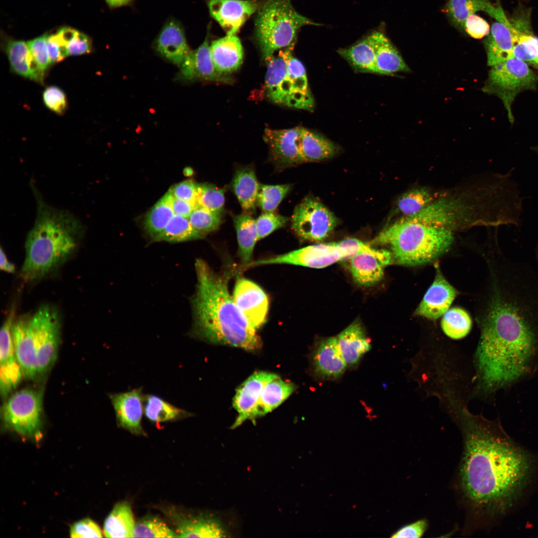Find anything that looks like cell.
<instances>
[{"label": "cell", "instance_id": "cell-1", "mask_svg": "<svg viewBox=\"0 0 538 538\" xmlns=\"http://www.w3.org/2000/svg\"><path fill=\"white\" fill-rule=\"evenodd\" d=\"M494 275L475 356L478 383L494 392L538 368V273L502 255Z\"/></svg>", "mask_w": 538, "mask_h": 538}, {"label": "cell", "instance_id": "cell-2", "mask_svg": "<svg viewBox=\"0 0 538 538\" xmlns=\"http://www.w3.org/2000/svg\"><path fill=\"white\" fill-rule=\"evenodd\" d=\"M463 449L458 489L473 519L503 512L525 484L531 469L526 452L507 435L498 419L463 414Z\"/></svg>", "mask_w": 538, "mask_h": 538}, {"label": "cell", "instance_id": "cell-3", "mask_svg": "<svg viewBox=\"0 0 538 538\" xmlns=\"http://www.w3.org/2000/svg\"><path fill=\"white\" fill-rule=\"evenodd\" d=\"M197 282L192 299L191 335L206 342L255 351L262 346L257 331L240 310L228 289L229 273L219 274L204 261L195 263Z\"/></svg>", "mask_w": 538, "mask_h": 538}, {"label": "cell", "instance_id": "cell-4", "mask_svg": "<svg viewBox=\"0 0 538 538\" xmlns=\"http://www.w3.org/2000/svg\"><path fill=\"white\" fill-rule=\"evenodd\" d=\"M36 203L35 221L25 241V257L20 275L26 281L38 280L67 259L75 250L84 228L70 212L56 208L43 199L30 184Z\"/></svg>", "mask_w": 538, "mask_h": 538}, {"label": "cell", "instance_id": "cell-5", "mask_svg": "<svg viewBox=\"0 0 538 538\" xmlns=\"http://www.w3.org/2000/svg\"><path fill=\"white\" fill-rule=\"evenodd\" d=\"M453 240L449 228L405 217L382 231L372 244L389 247L394 262L415 266L428 263L443 254Z\"/></svg>", "mask_w": 538, "mask_h": 538}, {"label": "cell", "instance_id": "cell-6", "mask_svg": "<svg viewBox=\"0 0 538 538\" xmlns=\"http://www.w3.org/2000/svg\"><path fill=\"white\" fill-rule=\"evenodd\" d=\"M308 25H320L297 12L291 0H260L255 32L264 59L267 61L276 51L294 46L299 29Z\"/></svg>", "mask_w": 538, "mask_h": 538}, {"label": "cell", "instance_id": "cell-7", "mask_svg": "<svg viewBox=\"0 0 538 538\" xmlns=\"http://www.w3.org/2000/svg\"><path fill=\"white\" fill-rule=\"evenodd\" d=\"M491 67L485 91L502 100L509 120L513 123L512 105L514 100L521 92L536 88L538 75L528 64L515 58Z\"/></svg>", "mask_w": 538, "mask_h": 538}, {"label": "cell", "instance_id": "cell-8", "mask_svg": "<svg viewBox=\"0 0 538 538\" xmlns=\"http://www.w3.org/2000/svg\"><path fill=\"white\" fill-rule=\"evenodd\" d=\"M42 394L31 389H23L10 396L2 409L4 421L24 436L37 435L41 423Z\"/></svg>", "mask_w": 538, "mask_h": 538}, {"label": "cell", "instance_id": "cell-9", "mask_svg": "<svg viewBox=\"0 0 538 538\" xmlns=\"http://www.w3.org/2000/svg\"><path fill=\"white\" fill-rule=\"evenodd\" d=\"M35 341L38 374L47 372L54 363L60 340V320L58 311L52 305L40 306L31 316Z\"/></svg>", "mask_w": 538, "mask_h": 538}, {"label": "cell", "instance_id": "cell-10", "mask_svg": "<svg viewBox=\"0 0 538 538\" xmlns=\"http://www.w3.org/2000/svg\"><path fill=\"white\" fill-rule=\"evenodd\" d=\"M338 223V220L325 206L317 199L304 198L295 208L291 227L300 238L319 242L326 238Z\"/></svg>", "mask_w": 538, "mask_h": 538}, {"label": "cell", "instance_id": "cell-11", "mask_svg": "<svg viewBox=\"0 0 538 538\" xmlns=\"http://www.w3.org/2000/svg\"><path fill=\"white\" fill-rule=\"evenodd\" d=\"M294 46L279 50L266 62L265 93L269 100L288 107L309 110L305 103L295 92L293 81L287 70V58Z\"/></svg>", "mask_w": 538, "mask_h": 538}, {"label": "cell", "instance_id": "cell-12", "mask_svg": "<svg viewBox=\"0 0 538 538\" xmlns=\"http://www.w3.org/2000/svg\"><path fill=\"white\" fill-rule=\"evenodd\" d=\"M352 256L337 243L319 244L269 258L252 261L246 268L269 264H289L314 269L327 267Z\"/></svg>", "mask_w": 538, "mask_h": 538}, {"label": "cell", "instance_id": "cell-13", "mask_svg": "<svg viewBox=\"0 0 538 538\" xmlns=\"http://www.w3.org/2000/svg\"><path fill=\"white\" fill-rule=\"evenodd\" d=\"M15 308L9 312L0 333V389L5 398L20 383L23 375L13 347L12 326L15 319Z\"/></svg>", "mask_w": 538, "mask_h": 538}, {"label": "cell", "instance_id": "cell-14", "mask_svg": "<svg viewBox=\"0 0 538 538\" xmlns=\"http://www.w3.org/2000/svg\"><path fill=\"white\" fill-rule=\"evenodd\" d=\"M233 298L250 323L257 330L266 322L269 308L268 297L257 284L242 277L237 279Z\"/></svg>", "mask_w": 538, "mask_h": 538}, {"label": "cell", "instance_id": "cell-15", "mask_svg": "<svg viewBox=\"0 0 538 538\" xmlns=\"http://www.w3.org/2000/svg\"><path fill=\"white\" fill-rule=\"evenodd\" d=\"M302 128L265 130L264 139L269 146L273 161L279 168L304 162L300 149Z\"/></svg>", "mask_w": 538, "mask_h": 538}, {"label": "cell", "instance_id": "cell-16", "mask_svg": "<svg viewBox=\"0 0 538 538\" xmlns=\"http://www.w3.org/2000/svg\"><path fill=\"white\" fill-rule=\"evenodd\" d=\"M260 0H208L211 16L227 35H234L259 6Z\"/></svg>", "mask_w": 538, "mask_h": 538}, {"label": "cell", "instance_id": "cell-17", "mask_svg": "<svg viewBox=\"0 0 538 538\" xmlns=\"http://www.w3.org/2000/svg\"><path fill=\"white\" fill-rule=\"evenodd\" d=\"M144 397L142 387L110 395L118 425L136 435L145 434L141 425Z\"/></svg>", "mask_w": 538, "mask_h": 538}, {"label": "cell", "instance_id": "cell-18", "mask_svg": "<svg viewBox=\"0 0 538 538\" xmlns=\"http://www.w3.org/2000/svg\"><path fill=\"white\" fill-rule=\"evenodd\" d=\"M275 374L265 371L255 372L236 390L233 406L238 416L231 426L234 429L246 420L255 419V414L263 388Z\"/></svg>", "mask_w": 538, "mask_h": 538}, {"label": "cell", "instance_id": "cell-19", "mask_svg": "<svg viewBox=\"0 0 538 538\" xmlns=\"http://www.w3.org/2000/svg\"><path fill=\"white\" fill-rule=\"evenodd\" d=\"M13 347L23 375L33 379L38 375L36 349L31 326V316L15 318L12 326Z\"/></svg>", "mask_w": 538, "mask_h": 538}, {"label": "cell", "instance_id": "cell-20", "mask_svg": "<svg viewBox=\"0 0 538 538\" xmlns=\"http://www.w3.org/2000/svg\"><path fill=\"white\" fill-rule=\"evenodd\" d=\"M174 516L178 537L226 538L231 537L229 526L220 515L201 514L194 516Z\"/></svg>", "mask_w": 538, "mask_h": 538}, {"label": "cell", "instance_id": "cell-21", "mask_svg": "<svg viewBox=\"0 0 538 538\" xmlns=\"http://www.w3.org/2000/svg\"><path fill=\"white\" fill-rule=\"evenodd\" d=\"M154 45L161 56L179 67L191 50L187 44L183 25L173 18L164 23L154 40Z\"/></svg>", "mask_w": 538, "mask_h": 538}, {"label": "cell", "instance_id": "cell-22", "mask_svg": "<svg viewBox=\"0 0 538 538\" xmlns=\"http://www.w3.org/2000/svg\"><path fill=\"white\" fill-rule=\"evenodd\" d=\"M345 261L355 281L364 286L379 282L383 277L384 268L394 262L392 254L388 251L382 255L359 253Z\"/></svg>", "mask_w": 538, "mask_h": 538}, {"label": "cell", "instance_id": "cell-23", "mask_svg": "<svg viewBox=\"0 0 538 538\" xmlns=\"http://www.w3.org/2000/svg\"><path fill=\"white\" fill-rule=\"evenodd\" d=\"M457 294L456 289L437 269L434 281L416 309L414 314L431 320L443 315Z\"/></svg>", "mask_w": 538, "mask_h": 538}, {"label": "cell", "instance_id": "cell-24", "mask_svg": "<svg viewBox=\"0 0 538 538\" xmlns=\"http://www.w3.org/2000/svg\"><path fill=\"white\" fill-rule=\"evenodd\" d=\"M312 366L317 376L334 379L342 375L347 365L339 348L336 337L320 341L312 355Z\"/></svg>", "mask_w": 538, "mask_h": 538}, {"label": "cell", "instance_id": "cell-25", "mask_svg": "<svg viewBox=\"0 0 538 538\" xmlns=\"http://www.w3.org/2000/svg\"><path fill=\"white\" fill-rule=\"evenodd\" d=\"M483 11L497 21L507 25L508 17L501 5H494L489 0H449L445 12L454 25L463 30L466 19L477 11Z\"/></svg>", "mask_w": 538, "mask_h": 538}, {"label": "cell", "instance_id": "cell-26", "mask_svg": "<svg viewBox=\"0 0 538 538\" xmlns=\"http://www.w3.org/2000/svg\"><path fill=\"white\" fill-rule=\"evenodd\" d=\"M464 207L458 200L442 199L432 202L412 219L437 226L449 228L463 218Z\"/></svg>", "mask_w": 538, "mask_h": 538}, {"label": "cell", "instance_id": "cell-27", "mask_svg": "<svg viewBox=\"0 0 538 538\" xmlns=\"http://www.w3.org/2000/svg\"><path fill=\"white\" fill-rule=\"evenodd\" d=\"M210 48L215 66L222 74L226 75L236 71L243 63V49L236 35H226L213 41Z\"/></svg>", "mask_w": 538, "mask_h": 538}, {"label": "cell", "instance_id": "cell-28", "mask_svg": "<svg viewBox=\"0 0 538 538\" xmlns=\"http://www.w3.org/2000/svg\"><path fill=\"white\" fill-rule=\"evenodd\" d=\"M4 50L13 72L24 77L42 83L44 75L33 59L27 42L7 38L5 40Z\"/></svg>", "mask_w": 538, "mask_h": 538}, {"label": "cell", "instance_id": "cell-29", "mask_svg": "<svg viewBox=\"0 0 538 538\" xmlns=\"http://www.w3.org/2000/svg\"><path fill=\"white\" fill-rule=\"evenodd\" d=\"M337 341L341 354L347 366L358 363L363 355L369 351L371 346L364 328L356 321L337 337Z\"/></svg>", "mask_w": 538, "mask_h": 538}, {"label": "cell", "instance_id": "cell-30", "mask_svg": "<svg viewBox=\"0 0 538 538\" xmlns=\"http://www.w3.org/2000/svg\"><path fill=\"white\" fill-rule=\"evenodd\" d=\"M369 35L375 49L378 74L390 75L410 71L397 48L383 32L374 31Z\"/></svg>", "mask_w": 538, "mask_h": 538}, {"label": "cell", "instance_id": "cell-31", "mask_svg": "<svg viewBox=\"0 0 538 538\" xmlns=\"http://www.w3.org/2000/svg\"><path fill=\"white\" fill-rule=\"evenodd\" d=\"M487 64L492 66L513 58L512 33L506 25L496 21L492 25L489 34L484 40Z\"/></svg>", "mask_w": 538, "mask_h": 538}, {"label": "cell", "instance_id": "cell-32", "mask_svg": "<svg viewBox=\"0 0 538 538\" xmlns=\"http://www.w3.org/2000/svg\"><path fill=\"white\" fill-rule=\"evenodd\" d=\"M231 185L243 209L248 212H254L260 184L254 168L251 166L238 168Z\"/></svg>", "mask_w": 538, "mask_h": 538}, {"label": "cell", "instance_id": "cell-33", "mask_svg": "<svg viewBox=\"0 0 538 538\" xmlns=\"http://www.w3.org/2000/svg\"><path fill=\"white\" fill-rule=\"evenodd\" d=\"M296 387L275 375L262 390L255 414V419L271 411L280 405L295 391Z\"/></svg>", "mask_w": 538, "mask_h": 538}, {"label": "cell", "instance_id": "cell-34", "mask_svg": "<svg viewBox=\"0 0 538 538\" xmlns=\"http://www.w3.org/2000/svg\"><path fill=\"white\" fill-rule=\"evenodd\" d=\"M338 53L355 71L378 73L375 49L370 35L349 47L339 49Z\"/></svg>", "mask_w": 538, "mask_h": 538}, {"label": "cell", "instance_id": "cell-35", "mask_svg": "<svg viewBox=\"0 0 538 538\" xmlns=\"http://www.w3.org/2000/svg\"><path fill=\"white\" fill-rule=\"evenodd\" d=\"M300 149L304 162L328 159L338 151L335 143L325 136L304 128L301 130Z\"/></svg>", "mask_w": 538, "mask_h": 538}, {"label": "cell", "instance_id": "cell-36", "mask_svg": "<svg viewBox=\"0 0 538 538\" xmlns=\"http://www.w3.org/2000/svg\"><path fill=\"white\" fill-rule=\"evenodd\" d=\"M233 220L237 234L239 256L245 267L252 262L254 249L258 240L256 219L247 213H244L235 216Z\"/></svg>", "mask_w": 538, "mask_h": 538}, {"label": "cell", "instance_id": "cell-37", "mask_svg": "<svg viewBox=\"0 0 538 538\" xmlns=\"http://www.w3.org/2000/svg\"><path fill=\"white\" fill-rule=\"evenodd\" d=\"M190 63L195 79L229 83L231 79L219 72L214 64L210 45L207 36L204 41L189 54Z\"/></svg>", "mask_w": 538, "mask_h": 538}, {"label": "cell", "instance_id": "cell-38", "mask_svg": "<svg viewBox=\"0 0 538 538\" xmlns=\"http://www.w3.org/2000/svg\"><path fill=\"white\" fill-rule=\"evenodd\" d=\"M135 524L128 502L117 504L105 521L104 533L107 538H133Z\"/></svg>", "mask_w": 538, "mask_h": 538}, {"label": "cell", "instance_id": "cell-39", "mask_svg": "<svg viewBox=\"0 0 538 538\" xmlns=\"http://www.w3.org/2000/svg\"><path fill=\"white\" fill-rule=\"evenodd\" d=\"M144 414L151 422L159 423L187 418L193 414L156 395L146 394L144 397Z\"/></svg>", "mask_w": 538, "mask_h": 538}, {"label": "cell", "instance_id": "cell-40", "mask_svg": "<svg viewBox=\"0 0 538 538\" xmlns=\"http://www.w3.org/2000/svg\"><path fill=\"white\" fill-rule=\"evenodd\" d=\"M171 195L168 190L148 211L144 221L145 231L154 241L164 230L174 215L171 204Z\"/></svg>", "mask_w": 538, "mask_h": 538}, {"label": "cell", "instance_id": "cell-41", "mask_svg": "<svg viewBox=\"0 0 538 538\" xmlns=\"http://www.w3.org/2000/svg\"><path fill=\"white\" fill-rule=\"evenodd\" d=\"M513 56L538 69V37L532 26L524 25L514 33Z\"/></svg>", "mask_w": 538, "mask_h": 538}, {"label": "cell", "instance_id": "cell-42", "mask_svg": "<svg viewBox=\"0 0 538 538\" xmlns=\"http://www.w3.org/2000/svg\"><path fill=\"white\" fill-rule=\"evenodd\" d=\"M443 332L453 339H460L470 332L472 320L469 314L463 309L454 307L449 309L443 315L441 321Z\"/></svg>", "mask_w": 538, "mask_h": 538}, {"label": "cell", "instance_id": "cell-43", "mask_svg": "<svg viewBox=\"0 0 538 538\" xmlns=\"http://www.w3.org/2000/svg\"><path fill=\"white\" fill-rule=\"evenodd\" d=\"M203 237L193 228L187 218L174 214L157 241L180 242Z\"/></svg>", "mask_w": 538, "mask_h": 538}, {"label": "cell", "instance_id": "cell-44", "mask_svg": "<svg viewBox=\"0 0 538 538\" xmlns=\"http://www.w3.org/2000/svg\"><path fill=\"white\" fill-rule=\"evenodd\" d=\"M430 192L425 188H416L404 193L399 199V210L406 217L419 213L432 202Z\"/></svg>", "mask_w": 538, "mask_h": 538}, {"label": "cell", "instance_id": "cell-45", "mask_svg": "<svg viewBox=\"0 0 538 538\" xmlns=\"http://www.w3.org/2000/svg\"><path fill=\"white\" fill-rule=\"evenodd\" d=\"M177 535L158 517L147 516L135 524L133 538L178 537Z\"/></svg>", "mask_w": 538, "mask_h": 538}, {"label": "cell", "instance_id": "cell-46", "mask_svg": "<svg viewBox=\"0 0 538 538\" xmlns=\"http://www.w3.org/2000/svg\"><path fill=\"white\" fill-rule=\"evenodd\" d=\"M290 184L265 185L260 184L257 204L264 212H274L288 193Z\"/></svg>", "mask_w": 538, "mask_h": 538}, {"label": "cell", "instance_id": "cell-47", "mask_svg": "<svg viewBox=\"0 0 538 538\" xmlns=\"http://www.w3.org/2000/svg\"><path fill=\"white\" fill-rule=\"evenodd\" d=\"M57 33L66 44L68 56L80 55L92 51V40L85 33L69 27L61 28Z\"/></svg>", "mask_w": 538, "mask_h": 538}, {"label": "cell", "instance_id": "cell-48", "mask_svg": "<svg viewBox=\"0 0 538 538\" xmlns=\"http://www.w3.org/2000/svg\"><path fill=\"white\" fill-rule=\"evenodd\" d=\"M197 206L222 213L225 203V190L207 183L197 184Z\"/></svg>", "mask_w": 538, "mask_h": 538}, {"label": "cell", "instance_id": "cell-49", "mask_svg": "<svg viewBox=\"0 0 538 538\" xmlns=\"http://www.w3.org/2000/svg\"><path fill=\"white\" fill-rule=\"evenodd\" d=\"M193 227L203 237L217 230L222 222V213L197 206L188 217Z\"/></svg>", "mask_w": 538, "mask_h": 538}, {"label": "cell", "instance_id": "cell-50", "mask_svg": "<svg viewBox=\"0 0 538 538\" xmlns=\"http://www.w3.org/2000/svg\"><path fill=\"white\" fill-rule=\"evenodd\" d=\"M288 217L276 214L274 212L262 213L256 219L258 240L269 236L275 230L285 225Z\"/></svg>", "mask_w": 538, "mask_h": 538}, {"label": "cell", "instance_id": "cell-51", "mask_svg": "<svg viewBox=\"0 0 538 538\" xmlns=\"http://www.w3.org/2000/svg\"><path fill=\"white\" fill-rule=\"evenodd\" d=\"M47 36L44 33L27 42L30 53L43 75L51 64L47 46Z\"/></svg>", "mask_w": 538, "mask_h": 538}, {"label": "cell", "instance_id": "cell-52", "mask_svg": "<svg viewBox=\"0 0 538 538\" xmlns=\"http://www.w3.org/2000/svg\"><path fill=\"white\" fill-rule=\"evenodd\" d=\"M43 100L45 106L58 115L65 111L67 102L63 91L56 86L47 87L43 93Z\"/></svg>", "mask_w": 538, "mask_h": 538}, {"label": "cell", "instance_id": "cell-53", "mask_svg": "<svg viewBox=\"0 0 538 538\" xmlns=\"http://www.w3.org/2000/svg\"><path fill=\"white\" fill-rule=\"evenodd\" d=\"M168 190L173 197L197 206V184L193 180L187 179L182 181L174 185Z\"/></svg>", "mask_w": 538, "mask_h": 538}, {"label": "cell", "instance_id": "cell-54", "mask_svg": "<svg viewBox=\"0 0 538 538\" xmlns=\"http://www.w3.org/2000/svg\"><path fill=\"white\" fill-rule=\"evenodd\" d=\"M70 537L102 538V532L98 525L90 519L81 520L74 523L70 530Z\"/></svg>", "mask_w": 538, "mask_h": 538}, {"label": "cell", "instance_id": "cell-55", "mask_svg": "<svg viewBox=\"0 0 538 538\" xmlns=\"http://www.w3.org/2000/svg\"><path fill=\"white\" fill-rule=\"evenodd\" d=\"M463 30L474 38L481 39L489 34L490 27L484 18L474 14L465 20Z\"/></svg>", "mask_w": 538, "mask_h": 538}, {"label": "cell", "instance_id": "cell-56", "mask_svg": "<svg viewBox=\"0 0 538 538\" xmlns=\"http://www.w3.org/2000/svg\"><path fill=\"white\" fill-rule=\"evenodd\" d=\"M47 46L51 64L68 56L66 45L57 33L47 36Z\"/></svg>", "mask_w": 538, "mask_h": 538}, {"label": "cell", "instance_id": "cell-57", "mask_svg": "<svg viewBox=\"0 0 538 538\" xmlns=\"http://www.w3.org/2000/svg\"><path fill=\"white\" fill-rule=\"evenodd\" d=\"M428 525L425 519H421L404 526L391 536L392 538H421L426 531Z\"/></svg>", "mask_w": 538, "mask_h": 538}, {"label": "cell", "instance_id": "cell-58", "mask_svg": "<svg viewBox=\"0 0 538 538\" xmlns=\"http://www.w3.org/2000/svg\"><path fill=\"white\" fill-rule=\"evenodd\" d=\"M171 204L174 214L187 218L197 206L196 205L192 203L177 199L173 197L172 195Z\"/></svg>", "mask_w": 538, "mask_h": 538}, {"label": "cell", "instance_id": "cell-59", "mask_svg": "<svg viewBox=\"0 0 538 538\" xmlns=\"http://www.w3.org/2000/svg\"><path fill=\"white\" fill-rule=\"evenodd\" d=\"M0 268L7 273H12L15 271V267L7 259L5 252L0 248Z\"/></svg>", "mask_w": 538, "mask_h": 538}, {"label": "cell", "instance_id": "cell-60", "mask_svg": "<svg viewBox=\"0 0 538 538\" xmlns=\"http://www.w3.org/2000/svg\"><path fill=\"white\" fill-rule=\"evenodd\" d=\"M108 6L111 8H116L125 6L131 5L134 0H105Z\"/></svg>", "mask_w": 538, "mask_h": 538}, {"label": "cell", "instance_id": "cell-61", "mask_svg": "<svg viewBox=\"0 0 538 538\" xmlns=\"http://www.w3.org/2000/svg\"><path fill=\"white\" fill-rule=\"evenodd\" d=\"M534 149H535V151H537L538 152V146L535 147Z\"/></svg>", "mask_w": 538, "mask_h": 538}, {"label": "cell", "instance_id": "cell-62", "mask_svg": "<svg viewBox=\"0 0 538 538\" xmlns=\"http://www.w3.org/2000/svg\"></svg>", "mask_w": 538, "mask_h": 538}]
</instances>
